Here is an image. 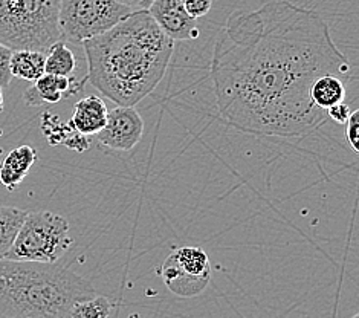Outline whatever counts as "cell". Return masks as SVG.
<instances>
[{
    "label": "cell",
    "mask_w": 359,
    "mask_h": 318,
    "mask_svg": "<svg viewBox=\"0 0 359 318\" xmlns=\"http://www.w3.org/2000/svg\"><path fill=\"white\" fill-rule=\"evenodd\" d=\"M132 11L115 0H60L58 27L62 40L81 45L112 29Z\"/></svg>",
    "instance_id": "8992f818"
},
{
    "label": "cell",
    "mask_w": 359,
    "mask_h": 318,
    "mask_svg": "<svg viewBox=\"0 0 359 318\" xmlns=\"http://www.w3.org/2000/svg\"><path fill=\"white\" fill-rule=\"evenodd\" d=\"M115 2L130 8V10H140V5H141V0H115Z\"/></svg>",
    "instance_id": "cb8c5ba5"
},
{
    "label": "cell",
    "mask_w": 359,
    "mask_h": 318,
    "mask_svg": "<svg viewBox=\"0 0 359 318\" xmlns=\"http://www.w3.org/2000/svg\"><path fill=\"white\" fill-rule=\"evenodd\" d=\"M41 128H43L49 144L53 145L65 144V141L69 138V135L75 131L71 123L60 121L57 117L49 114V112H46V114L41 117Z\"/></svg>",
    "instance_id": "ac0fdd59"
},
{
    "label": "cell",
    "mask_w": 359,
    "mask_h": 318,
    "mask_svg": "<svg viewBox=\"0 0 359 318\" xmlns=\"http://www.w3.org/2000/svg\"><path fill=\"white\" fill-rule=\"evenodd\" d=\"M324 75L352 80V66L323 17L287 0L234 11L216 40L211 80L222 118L237 131L298 138L326 121L311 98Z\"/></svg>",
    "instance_id": "6da1fadb"
},
{
    "label": "cell",
    "mask_w": 359,
    "mask_h": 318,
    "mask_svg": "<svg viewBox=\"0 0 359 318\" xmlns=\"http://www.w3.org/2000/svg\"><path fill=\"white\" fill-rule=\"evenodd\" d=\"M65 145H66L67 149L81 153V152H86L90 147V138H89V136H86V135H81V133H79L76 131H74L69 135V138L65 141Z\"/></svg>",
    "instance_id": "7402d4cb"
},
{
    "label": "cell",
    "mask_w": 359,
    "mask_h": 318,
    "mask_svg": "<svg viewBox=\"0 0 359 318\" xmlns=\"http://www.w3.org/2000/svg\"><path fill=\"white\" fill-rule=\"evenodd\" d=\"M45 58V74L71 77L76 67V60L72 51L66 46L63 40L54 43L46 51Z\"/></svg>",
    "instance_id": "2e32d148"
},
{
    "label": "cell",
    "mask_w": 359,
    "mask_h": 318,
    "mask_svg": "<svg viewBox=\"0 0 359 318\" xmlns=\"http://www.w3.org/2000/svg\"><path fill=\"white\" fill-rule=\"evenodd\" d=\"M358 126H359V110H352V114H350L348 119L346 121V140L353 152H359Z\"/></svg>",
    "instance_id": "44dd1931"
},
{
    "label": "cell",
    "mask_w": 359,
    "mask_h": 318,
    "mask_svg": "<svg viewBox=\"0 0 359 318\" xmlns=\"http://www.w3.org/2000/svg\"><path fill=\"white\" fill-rule=\"evenodd\" d=\"M11 55H13V51L0 43V88H6V86H10L13 80V74L10 67Z\"/></svg>",
    "instance_id": "d6986e66"
},
{
    "label": "cell",
    "mask_w": 359,
    "mask_h": 318,
    "mask_svg": "<svg viewBox=\"0 0 359 318\" xmlns=\"http://www.w3.org/2000/svg\"><path fill=\"white\" fill-rule=\"evenodd\" d=\"M58 11L60 0H0V43L46 54L62 40Z\"/></svg>",
    "instance_id": "277c9868"
},
{
    "label": "cell",
    "mask_w": 359,
    "mask_h": 318,
    "mask_svg": "<svg viewBox=\"0 0 359 318\" xmlns=\"http://www.w3.org/2000/svg\"><path fill=\"white\" fill-rule=\"evenodd\" d=\"M144 119L133 107L118 106L107 112L106 126L95 135L109 149L132 150L142 138Z\"/></svg>",
    "instance_id": "ba28073f"
},
{
    "label": "cell",
    "mask_w": 359,
    "mask_h": 318,
    "mask_svg": "<svg viewBox=\"0 0 359 318\" xmlns=\"http://www.w3.org/2000/svg\"><path fill=\"white\" fill-rule=\"evenodd\" d=\"M112 303L104 296L95 294L88 300H81L72 306L71 318H109Z\"/></svg>",
    "instance_id": "e0dca14e"
},
{
    "label": "cell",
    "mask_w": 359,
    "mask_h": 318,
    "mask_svg": "<svg viewBox=\"0 0 359 318\" xmlns=\"http://www.w3.org/2000/svg\"><path fill=\"white\" fill-rule=\"evenodd\" d=\"M95 294L62 262L0 260V318H71L76 302Z\"/></svg>",
    "instance_id": "3957f363"
},
{
    "label": "cell",
    "mask_w": 359,
    "mask_h": 318,
    "mask_svg": "<svg viewBox=\"0 0 359 318\" xmlns=\"http://www.w3.org/2000/svg\"><path fill=\"white\" fill-rule=\"evenodd\" d=\"M184 8L194 20L207 15L212 8V0H184Z\"/></svg>",
    "instance_id": "ffe728a7"
},
{
    "label": "cell",
    "mask_w": 359,
    "mask_h": 318,
    "mask_svg": "<svg viewBox=\"0 0 359 318\" xmlns=\"http://www.w3.org/2000/svg\"><path fill=\"white\" fill-rule=\"evenodd\" d=\"M107 106L102 98L89 95L75 102L71 126L81 135H97L107 121Z\"/></svg>",
    "instance_id": "8fae6325"
},
{
    "label": "cell",
    "mask_w": 359,
    "mask_h": 318,
    "mask_svg": "<svg viewBox=\"0 0 359 318\" xmlns=\"http://www.w3.org/2000/svg\"><path fill=\"white\" fill-rule=\"evenodd\" d=\"M4 112V92H2V88H0V114Z\"/></svg>",
    "instance_id": "484cf974"
},
{
    "label": "cell",
    "mask_w": 359,
    "mask_h": 318,
    "mask_svg": "<svg viewBox=\"0 0 359 318\" xmlns=\"http://www.w3.org/2000/svg\"><path fill=\"white\" fill-rule=\"evenodd\" d=\"M165 286L177 297H196L211 281L207 253L198 246H181L167 257L161 270Z\"/></svg>",
    "instance_id": "52a82bcc"
},
{
    "label": "cell",
    "mask_w": 359,
    "mask_h": 318,
    "mask_svg": "<svg viewBox=\"0 0 359 318\" xmlns=\"http://www.w3.org/2000/svg\"><path fill=\"white\" fill-rule=\"evenodd\" d=\"M311 98L316 107L326 112L332 106L344 101L346 84L338 77L324 75L313 83L311 89Z\"/></svg>",
    "instance_id": "5bb4252c"
},
{
    "label": "cell",
    "mask_w": 359,
    "mask_h": 318,
    "mask_svg": "<svg viewBox=\"0 0 359 318\" xmlns=\"http://www.w3.org/2000/svg\"><path fill=\"white\" fill-rule=\"evenodd\" d=\"M45 58L46 55L39 51H13L10 62L13 77L27 81H37L41 75H45Z\"/></svg>",
    "instance_id": "4fadbf2b"
},
{
    "label": "cell",
    "mask_w": 359,
    "mask_h": 318,
    "mask_svg": "<svg viewBox=\"0 0 359 318\" xmlns=\"http://www.w3.org/2000/svg\"><path fill=\"white\" fill-rule=\"evenodd\" d=\"M37 159V152L31 145H19L6 154L0 164V184L6 190L14 192L27 178Z\"/></svg>",
    "instance_id": "7c38bea8"
},
{
    "label": "cell",
    "mask_w": 359,
    "mask_h": 318,
    "mask_svg": "<svg viewBox=\"0 0 359 318\" xmlns=\"http://www.w3.org/2000/svg\"><path fill=\"white\" fill-rule=\"evenodd\" d=\"M352 318H359V315H358V314H355Z\"/></svg>",
    "instance_id": "4316f807"
},
{
    "label": "cell",
    "mask_w": 359,
    "mask_h": 318,
    "mask_svg": "<svg viewBox=\"0 0 359 318\" xmlns=\"http://www.w3.org/2000/svg\"><path fill=\"white\" fill-rule=\"evenodd\" d=\"M88 83V77L83 80L75 79L74 75H41L34 86L28 88L23 93V100L29 106H41V105H55L65 98H71L79 95L84 91V86Z\"/></svg>",
    "instance_id": "30bf717a"
},
{
    "label": "cell",
    "mask_w": 359,
    "mask_h": 318,
    "mask_svg": "<svg viewBox=\"0 0 359 318\" xmlns=\"http://www.w3.org/2000/svg\"><path fill=\"white\" fill-rule=\"evenodd\" d=\"M27 214V210L0 205V260L5 259V256L10 251Z\"/></svg>",
    "instance_id": "9a60e30c"
},
{
    "label": "cell",
    "mask_w": 359,
    "mask_h": 318,
    "mask_svg": "<svg viewBox=\"0 0 359 318\" xmlns=\"http://www.w3.org/2000/svg\"><path fill=\"white\" fill-rule=\"evenodd\" d=\"M350 114H352V109H350L348 105L346 102H338V105L332 106L330 109L326 110V115L333 119V121L338 123V124H346V121L348 119Z\"/></svg>",
    "instance_id": "603a6c76"
},
{
    "label": "cell",
    "mask_w": 359,
    "mask_h": 318,
    "mask_svg": "<svg viewBox=\"0 0 359 318\" xmlns=\"http://www.w3.org/2000/svg\"><path fill=\"white\" fill-rule=\"evenodd\" d=\"M81 45L88 81L115 105L133 107L164 79L175 40L147 10H135L112 29Z\"/></svg>",
    "instance_id": "7a4b0ae2"
},
{
    "label": "cell",
    "mask_w": 359,
    "mask_h": 318,
    "mask_svg": "<svg viewBox=\"0 0 359 318\" xmlns=\"http://www.w3.org/2000/svg\"><path fill=\"white\" fill-rule=\"evenodd\" d=\"M147 11L172 40H193L199 37L198 22L185 11L184 0H153Z\"/></svg>",
    "instance_id": "9c48e42d"
},
{
    "label": "cell",
    "mask_w": 359,
    "mask_h": 318,
    "mask_svg": "<svg viewBox=\"0 0 359 318\" xmlns=\"http://www.w3.org/2000/svg\"><path fill=\"white\" fill-rule=\"evenodd\" d=\"M153 4V0H141V5H140V10H147V8Z\"/></svg>",
    "instance_id": "d4e9b609"
},
{
    "label": "cell",
    "mask_w": 359,
    "mask_h": 318,
    "mask_svg": "<svg viewBox=\"0 0 359 318\" xmlns=\"http://www.w3.org/2000/svg\"><path fill=\"white\" fill-rule=\"evenodd\" d=\"M72 244L66 218L50 211H28L5 259L55 263L69 251Z\"/></svg>",
    "instance_id": "5b68a950"
}]
</instances>
